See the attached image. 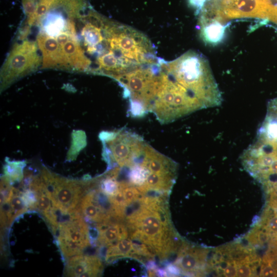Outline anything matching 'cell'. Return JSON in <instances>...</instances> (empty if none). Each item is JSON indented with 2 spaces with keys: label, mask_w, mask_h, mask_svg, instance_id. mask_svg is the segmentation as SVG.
I'll use <instances>...</instances> for the list:
<instances>
[{
  "label": "cell",
  "mask_w": 277,
  "mask_h": 277,
  "mask_svg": "<svg viewBox=\"0 0 277 277\" xmlns=\"http://www.w3.org/2000/svg\"><path fill=\"white\" fill-rule=\"evenodd\" d=\"M217 11L221 18H268L272 8L271 0H215Z\"/></svg>",
  "instance_id": "6"
},
{
  "label": "cell",
  "mask_w": 277,
  "mask_h": 277,
  "mask_svg": "<svg viewBox=\"0 0 277 277\" xmlns=\"http://www.w3.org/2000/svg\"><path fill=\"white\" fill-rule=\"evenodd\" d=\"M251 274L250 268L247 266L239 267L236 270V275L238 276H249Z\"/></svg>",
  "instance_id": "21"
},
{
  "label": "cell",
  "mask_w": 277,
  "mask_h": 277,
  "mask_svg": "<svg viewBox=\"0 0 277 277\" xmlns=\"http://www.w3.org/2000/svg\"><path fill=\"white\" fill-rule=\"evenodd\" d=\"M40 176L49 191L53 206L62 211L71 212L76 210L90 188V180L78 181L63 177L46 168Z\"/></svg>",
  "instance_id": "4"
},
{
  "label": "cell",
  "mask_w": 277,
  "mask_h": 277,
  "mask_svg": "<svg viewBox=\"0 0 277 277\" xmlns=\"http://www.w3.org/2000/svg\"><path fill=\"white\" fill-rule=\"evenodd\" d=\"M101 260L95 255H75L69 258L64 270L67 276H96L103 270Z\"/></svg>",
  "instance_id": "8"
},
{
  "label": "cell",
  "mask_w": 277,
  "mask_h": 277,
  "mask_svg": "<svg viewBox=\"0 0 277 277\" xmlns=\"http://www.w3.org/2000/svg\"><path fill=\"white\" fill-rule=\"evenodd\" d=\"M53 232L57 234V242L65 257L80 254L90 244L88 227L77 209Z\"/></svg>",
  "instance_id": "5"
},
{
  "label": "cell",
  "mask_w": 277,
  "mask_h": 277,
  "mask_svg": "<svg viewBox=\"0 0 277 277\" xmlns=\"http://www.w3.org/2000/svg\"><path fill=\"white\" fill-rule=\"evenodd\" d=\"M97 242L103 246H110L119 241L127 239V228L121 222L97 224Z\"/></svg>",
  "instance_id": "11"
},
{
  "label": "cell",
  "mask_w": 277,
  "mask_h": 277,
  "mask_svg": "<svg viewBox=\"0 0 277 277\" xmlns=\"http://www.w3.org/2000/svg\"><path fill=\"white\" fill-rule=\"evenodd\" d=\"M42 54L43 68L72 69L56 39L45 33H39L36 41Z\"/></svg>",
  "instance_id": "7"
},
{
  "label": "cell",
  "mask_w": 277,
  "mask_h": 277,
  "mask_svg": "<svg viewBox=\"0 0 277 277\" xmlns=\"http://www.w3.org/2000/svg\"><path fill=\"white\" fill-rule=\"evenodd\" d=\"M137 253V244L125 239L109 246L106 253V261L107 263H110L119 258L132 255L136 258Z\"/></svg>",
  "instance_id": "13"
},
{
  "label": "cell",
  "mask_w": 277,
  "mask_h": 277,
  "mask_svg": "<svg viewBox=\"0 0 277 277\" xmlns=\"http://www.w3.org/2000/svg\"><path fill=\"white\" fill-rule=\"evenodd\" d=\"M38 50L36 42L24 40L14 44L2 67L1 91L38 68L42 64Z\"/></svg>",
  "instance_id": "3"
},
{
  "label": "cell",
  "mask_w": 277,
  "mask_h": 277,
  "mask_svg": "<svg viewBox=\"0 0 277 277\" xmlns=\"http://www.w3.org/2000/svg\"><path fill=\"white\" fill-rule=\"evenodd\" d=\"M261 275L263 276H275L277 275V270L270 265H266L261 271Z\"/></svg>",
  "instance_id": "19"
},
{
  "label": "cell",
  "mask_w": 277,
  "mask_h": 277,
  "mask_svg": "<svg viewBox=\"0 0 277 277\" xmlns=\"http://www.w3.org/2000/svg\"><path fill=\"white\" fill-rule=\"evenodd\" d=\"M38 3V0H22L24 11L27 16V22L33 16Z\"/></svg>",
  "instance_id": "18"
},
{
  "label": "cell",
  "mask_w": 277,
  "mask_h": 277,
  "mask_svg": "<svg viewBox=\"0 0 277 277\" xmlns=\"http://www.w3.org/2000/svg\"><path fill=\"white\" fill-rule=\"evenodd\" d=\"M77 209L83 216L89 221L96 223L97 224L102 223L108 218L106 214L97 205L92 190L85 194Z\"/></svg>",
  "instance_id": "12"
},
{
  "label": "cell",
  "mask_w": 277,
  "mask_h": 277,
  "mask_svg": "<svg viewBox=\"0 0 277 277\" xmlns=\"http://www.w3.org/2000/svg\"><path fill=\"white\" fill-rule=\"evenodd\" d=\"M223 99L208 61L188 51L171 61L159 57L149 113L162 124L219 106Z\"/></svg>",
  "instance_id": "1"
},
{
  "label": "cell",
  "mask_w": 277,
  "mask_h": 277,
  "mask_svg": "<svg viewBox=\"0 0 277 277\" xmlns=\"http://www.w3.org/2000/svg\"><path fill=\"white\" fill-rule=\"evenodd\" d=\"M202 256L200 250L182 249L175 261V264L184 271H195L201 263Z\"/></svg>",
  "instance_id": "14"
},
{
  "label": "cell",
  "mask_w": 277,
  "mask_h": 277,
  "mask_svg": "<svg viewBox=\"0 0 277 277\" xmlns=\"http://www.w3.org/2000/svg\"><path fill=\"white\" fill-rule=\"evenodd\" d=\"M62 47L72 69L89 71L91 62L75 37L70 38Z\"/></svg>",
  "instance_id": "9"
},
{
  "label": "cell",
  "mask_w": 277,
  "mask_h": 277,
  "mask_svg": "<svg viewBox=\"0 0 277 277\" xmlns=\"http://www.w3.org/2000/svg\"><path fill=\"white\" fill-rule=\"evenodd\" d=\"M236 272L234 267L231 265H228L224 270V274L226 276H235Z\"/></svg>",
  "instance_id": "22"
},
{
  "label": "cell",
  "mask_w": 277,
  "mask_h": 277,
  "mask_svg": "<svg viewBox=\"0 0 277 277\" xmlns=\"http://www.w3.org/2000/svg\"><path fill=\"white\" fill-rule=\"evenodd\" d=\"M223 22L215 17L200 14V35L207 43L216 44L223 38L225 27Z\"/></svg>",
  "instance_id": "10"
},
{
  "label": "cell",
  "mask_w": 277,
  "mask_h": 277,
  "mask_svg": "<svg viewBox=\"0 0 277 277\" xmlns=\"http://www.w3.org/2000/svg\"><path fill=\"white\" fill-rule=\"evenodd\" d=\"M26 165L25 161H11L6 159L4 166V176L11 184L21 182L23 180V169Z\"/></svg>",
  "instance_id": "16"
},
{
  "label": "cell",
  "mask_w": 277,
  "mask_h": 277,
  "mask_svg": "<svg viewBox=\"0 0 277 277\" xmlns=\"http://www.w3.org/2000/svg\"><path fill=\"white\" fill-rule=\"evenodd\" d=\"M207 0H188L189 4L200 12Z\"/></svg>",
  "instance_id": "20"
},
{
  "label": "cell",
  "mask_w": 277,
  "mask_h": 277,
  "mask_svg": "<svg viewBox=\"0 0 277 277\" xmlns=\"http://www.w3.org/2000/svg\"><path fill=\"white\" fill-rule=\"evenodd\" d=\"M45 23L43 24L44 30L46 34L55 38L58 35L64 31H69V22L66 21L64 16L58 13L47 14Z\"/></svg>",
  "instance_id": "15"
},
{
  "label": "cell",
  "mask_w": 277,
  "mask_h": 277,
  "mask_svg": "<svg viewBox=\"0 0 277 277\" xmlns=\"http://www.w3.org/2000/svg\"><path fill=\"white\" fill-rule=\"evenodd\" d=\"M71 145L67 153V161L75 160L80 152L87 145L85 132L82 130H73L71 134Z\"/></svg>",
  "instance_id": "17"
},
{
  "label": "cell",
  "mask_w": 277,
  "mask_h": 277,
  "mask_svg": "<svg viewBox=\"0 0 277 277\" xmlns=\"http://www.w3.org/2000/svg\"><path fill=\"white\" fill-rule=\"evenodd\" d=\"M131 239L146 245L161 259L173 241V233L167 217L166 207L160 210L148 208L144 205L127 217Z\"/></svg>",
  "instance_id": "2"
}]
</instances>
